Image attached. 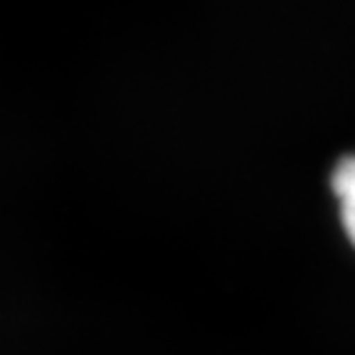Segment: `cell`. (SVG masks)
I'll return each mask as SVG.
<instances>
[{
	"label": "cell",
	"mask_w": 355,
	"mask_h": 355,
	"mask_svg": "<svg viewBox=\"0 0 355 355\" xmlns=\"http://www.w3.org/2000/svg\"><path fill=\"white\" fill-rule=\"evenodd\" d=\"M328 185H331L333 200L338 207L340 230L355 250V153H348L336 161Z\"/></svg>",
	"instance_id": "6da1fadb"
}]
</instances>
